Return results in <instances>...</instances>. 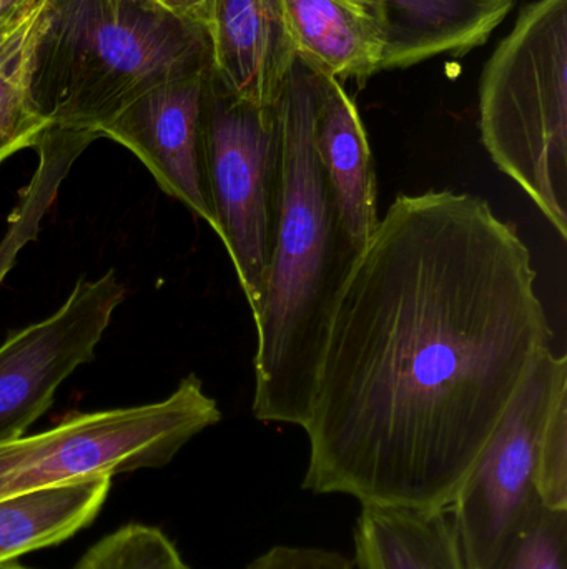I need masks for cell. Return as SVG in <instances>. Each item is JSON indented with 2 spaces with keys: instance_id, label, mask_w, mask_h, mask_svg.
I'll return each mask as SVG.
<instances>
[{
  "instance_id": "cell-4",
  "label": "cell",
  "mask_w": 567,
  "mask_h": 569,
  "mask_svg": "<svg viewBox=\"0 0 567 569\" xmlns=\"http://www.w3.org/2000/svg\"><path fill=\"white\" fill-rule=\"evenodd\" d=\"M479 133L493 163L567 239V0H535L479 83Z\"/></svg>"
},
{
  "instance_id": "cell-19",
  "label": "cell",
  "mask_w": 567,
  "mask_h": 569,
  "mask_svg": "<svg viewBox=\"0 0 567 569\" xmlns=\"http://www.w3.org/2000/svg\"><path fill=\"white\" fill-rule=\"evenodd\" d=\"M483 569H567V510H551L539 501Z\"/></svg>"
},
{
  "instance_id": "cell-9",
  "label": "cell",
  "mask_w": 567,
  "mask_h": 569,
  "mask_svg": "<svg viewBox=\"0 0 567 569\" xmlns=\"http://www.w3.org/2000/svg\"><path fill=\"white\" fill-rule=\"evenodd\" d=\"M210 69L156 86L100 129L129 149L156 186L215 232L203 167V97Z\"/></svg>"
},
{
  "instance_id": "cell-2",
  "label": "cell",
  "mask_w": 567,
  "mask_h": 569,
  "mask_svg": "<svg viewBox=\"0 0 567 569\" xmlns=\"http://www.w3.org/2000/svg\"><path fill=\"white\" fill-rule=\"evenodd\" d=\"M316 73L296 59L276 103L282 200L265 293L253 317V417L302 428L333 310L362 256L340 223L316 156Z\"/></svg>"
},
{
  "instance_id": "cell-6",
  "label": "cell",
  "mask_w": 567,
  "mask_h": 569,
  "mask_svg": "<svg viewBox=\"0 0 567 569\" xmlns=\"http://www.w3.org/2000/svg\"><path fill=\"white\" fill-rule=\"evenodd\" d=\"M203 167L225 246L253 317L262 307L282 200V137L275 109L243 102L212 69L203 97Z\"/></svg>"
},
{
  "instance_id": "cell-23",
  "label": "cell",
  "mask_w": 567,
  "mask_h": 569,
  "mask_svg": "<svg viewBox=\"0 0 567 569\" xmlns=\"http://www.w3.org/2000/svg\"><path fill=\"white\" fill-rule=\"evenodd\" d=\"M0 569H32L23 567V565H20L19 561H6V563H0Z\"/></svg>"
},
{
  "instance_id": "cell-7",
  "label": "cell",
  "mask_w": 567,
  "mask_h": 569,
  "mask_svg": "<svg viewBox=\"0 0 567 569\" xmlns=\"http://www.w3.org/2000/svg\"><path fill=\"white\" fill-rule=\"evenodd\" d=\"M563 397L567 357L548 348L536 358L449 507L465 569L485 568L541 501L536 491L539 441Z\"/></svg>"
},
{
  "instance_id": "cell-1",
  "label": "cell",
  "mask_w": 567,
  "mask_h": 569,
  "mask_svg": "<svg viewBox=\"0 0 567 569\" xmlns=\"http://www.w3.org/2000/svg\"><path fill=\"white\" fill-rule=\"evenodd\" d=\"M551 340L512 222L473 193H399L333 310L303 490L448 511Z\"/></svg>"
},
{
  "instance_id": "cell-13",
  "label": "cell",
  "mask_w": 567,
  "mask_h": 569,
  "mask_svg": "<svg viewBox=\"0 0 567 569\" xmlns=\"http://www.w3.org/2000/svg\"><path fill=\"white\" fill-rule=\"evenodd\" d=\"M296 59L313 72L365 83L385 70L382 30L352 0H280Z\"/></svg>"
},
{
  "instance_id": "cell-15",
  "label": "cell",
  "mask_w": 567,
  "mask_h": 569,
  "mask_svg": "<svg viewBox=\"0 0 567 569\" xmlns=\"http://www.w3.org/2000/svg\"><path fill=\"white\" fill-rule=\"evenodd\" d=\"M110 488L112 477L100 475L0 501V563L57 547L90 527Z\"/></svg>"
},
{
  "instance_id": "cell-14",
  "label": "cell",
  "mask_w": 567,
  "mask_h": 569,
  "mask_svg": "<svg viewBox=\"0 0 567 569\" xmlns=\"http://www.w3.org/2000/svg\"><path fill=\"white\" fill-rule=\"evenodd\" d=\"M353 540L360 569H465L446 510L362 505Z\"/></svg>"
},
{
  "instance_id": "cell-12",
  "label": "cell",
  "mask_w": 567,
  "mask_h": 569,
  "mask_svg": "<svg viewBox=\"0 0 567 569\" xmlns=\"http://www.w3.org/2000/svg\"><path fill=\"white\" fill-rule=\"evenodd\" d=\"M382 30L385 70L433 57H462L483 46L515 0H352Z\"/></svg>"
},
{
  "instance_id": "cell-10",
  "label": "cell",
  "mask_w": 567,
  "mask_h": 569,
  "mask_svg": "<svg viewBox=\"0 0 567 569\" xmlns=\"http://www.w3.org/2000/svg\"><path fill=\"white\" fill-rule=\"evenodd\" d=\"M212 73L225 92L275 109L296 60L280 0H213Z\"/></svg>"
},
{
  "instance_id": "cell-21",
  "label": "cell",
  "mask_w": 567,
  "mask_h": 569,
  "mask_svg": "<svg viewBox=\"0 0 567 569\" xmlns=\"http://www.w3.org/2000/svg\"><path fill=\"white\" fill-rule=\"evenodd\" d=\"M246 569H353L352 560L332 550L312 547H273Z\"/></svg>"
},
{
  "instance_id": "cell-8",
  "label": "cell",
  "mask_w": 567,
  "mask_h": 569,
  "mask_svg": "<svg viewBox=\"0 0 567 569\" xmlns=\"http://www.w3.org/2000/svg\"><path fill=\"white\" fill-rule=\"evenodd\" d=\"M123 298L113 270L80 279L59 310L7 335L0 345V443L23 437L52 407L60 385L95 358Z\"/></svg>"
},
{
  "instance_id": "cell-5",
  "label": "cell",
  "mask_w": 567,
  "mask_h": 569,
  "mask_svg": "<svg viewBox=\"0 0 567 569\" xmlns=\"http://www.w3.org/2000/svg\"><path fill=\"white\" fill-rule=\"evenodd\" d=\"M220 421L219 403L195 373L155 403L72 411L49 430L0 443V501L100 475L166 467Z\"/></svg>"
},
{
  "instance_id": "cell-18",
  "label": "cell",
  "mask_w": 567,
  "mask_h": 569,
  "mask_svg": "<svg viewBox=\"0 0 567 569\" xmlns=\"http://www.w3.org/2000/svg\"><path fill=\"white\" fill-rule=\"evenodd\" d=\"M72 569H190L160 528L129 523L85 551Z\"/></svg>"
},
{
  "instance_id": "cell-20",
  "label": "cell",
  "mask_w": 567,
  "mask_h": 569,
  "mask_svg": "<svg viewBox=\"0 0 567 569\" xmlns=\"http://www.w3.org/2000/svg\"><path fill=\"white\" fill-rule=\"evenodd\" d=\"M536 491L545 507L567 510V397L553 408L543 430Z\"/></svg>"
},
{
  "instance_id": "cell-11",
  "label": "cell",
  "mask_w": 567,
  "mask_h": 569,
  "mask_svg": "<svg viewBox=\"0 0 567 569\" xmlns=\"http://www.w3.org/2000/svg\"><path fill=\"white\" fill-rule=\"evenodd\" d=\"M316 156L340 223L350 242L362 253L382 220L368 136L358 107L343 83L322 73H316Z\"/></svg>"
},
{
  "instance_id": "cell-16",
  "label": "cell",
  "mask_w": 567,
  "mask_h": 569,
  "mask_svg": "<svg viewBox=\"0 0 567 569\" xmlns=\"http://www.w3.org/2000/svg\"><path fill=\"white\" fill-rule=\"evenodd\" d=\"M45 0H10L0 6V166L13 153L33 149L52 123L29 96L27 66Z\"/></svg>"
},
{
  "instance_id": "cell-17",
  "label": "cell",
  "mask_w": 567,
  "mask_h": 569,
  "mask_svg": "<svg viewBox=\"0 0 567 569\" xmlns=\"http://www.w3.org/2000/svg\"><path fill=\"white\" fill-rule=\"evenodd\" d=\"M100 139L92 130L50 126L33 149L39 156L36 172L19 192L9 217L6 237L0 242V283L16 266L20 250L39 237L43 217L59 196L63 180L90 143Z\"/></svg>"
},
{
  "instance_id": "cell-3",
  "label": "cell",
  "mask_w": 567,
  "mask_h": 569,
  "mask_svg": "<svg viewBox=\"0 0 567 569\" xmlns=\"http://www.w3.org/2000/svg\"><path fill=\"white\" fill-rule=\"evenodd\" d=\"M209 69L205 27L153 0H45L27 87L52 126L99 133L149 90Z\"/></svg>"
},
{
  "instance_id": "cell-22",
  "label": "cell",
  "mask_w": 567,
  "mask_h": 569,
  "mask_svg": "<svg viewBox=\"0 0 567 569\" xmlns=\"http://www.w3.org/2000/svg\"><path fill=\"white\" fill-rule=\"evenodd\" d=\"M153 2L180 19L205 27L209 32L213 0H153Z\"/></svg>"
}]
</instances>
